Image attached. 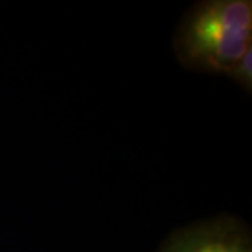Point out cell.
<instances>
[{"mask_svg":"<svg viewBox=\"0 0 252 252\" xmlns=\"http://www.w3.org/2000/svg\"><path fill=\"white\" fill-rule=\"evenodd\" d=\"M188 70L224 74L252 49L251 0H203L182 16L172 41Z\"/></svg>","mask_w":252,"mask_h":252,"instance_id":"6da1fadb","label":"cell"},{"mask_svg":"<svg viewBox=\"0 0 252 252\" xmlns=\"http://www.w3.org/2000/svg\"><path fill=\"white\" fill-rule=\"evenodd\" d=\"M158 252H252L251 231L240 219L221 215L175 230Z\"/></svg>","mask_w":252,"mask_h":252,"instance_id":"7a4b0ae2","label":"cell"},{"mask_svg":"<svg viewBox=\"0 0 252 252\" xmlns=\"http://www.w3.org/2000/svg\"><path fill=\"white\" fill-rule=\"evenodd\" d=\"M227 77L241 86L244 90L251 94L252 90V49H250L228 72Z\"/></svg>","mask_w":252,"mask_h":252,"instance_id":"3957f363","label":"cell"}]
</instances>
